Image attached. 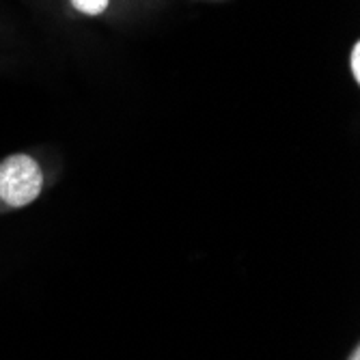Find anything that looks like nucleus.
<instances>
[{
  "label": "nucleus",
  "instance_id": "nucleus-1",
  "mask_svg": "<svg viewBox=\"0 0 360 360\" xmlns=\"http://www.w3.org/2000/svg\"><path fill=\"white\" fill-rule=\"evenodd\" d=\"M60 160L50 149H26L0 158V216L37 203L60 177Z\"/></svg>",
  "mask_w": 360,
  "mask_h": 360
},
{
  "label": "nucleus",
  "instance_id": "nucleus-2",
  "mask_svg": "<svg viewBox=\"0 0 360 360\" xmlns=\"http://www.w3.org/2000/svg\"><path fill=\"white\" fill-rule=\"evenodd\" d=\"M165 5L158 0H58V11L76 22L132 26Z\"/></svg>",
  "mask_w": 360,
  "mask_h": 360
},
{
  "label": "nucleus",
  "instance_id": "nucleus-3",
  "mask_svg": "<svg viewBox=\"0 0 360 360\" xmlns=\"http://www.w3.org/2000/svg\"><path fill=\"white\" fill-rule=\"evenodd\" d=\"M347 72L354 86L360 84V39H354L347 52Z\"/></svg>",
  "mask_w": 360,
  "mask_h": 360
},
{
  "label": "nucleus",
  "instance_id": "nucleus-4",
  "mask_svg": "<svg viewBox=\"0 0 360 360\" xmlns=\"http://www.w3.org/2000/svg\"><path fill=\"white\" fill-rule=\"evenodd\" d=\"M15 39V28L13 24L0 13V46H9Z\"/></svg>",
  "mask_w": 360,
  "mask_h": 360
},
{
  "label": "nucleus",
  "instance_id": "nucleus-5",
  "mask_svg": "<svg viewBox=\"0 0 360 360\" xmlns=\"http://www.w3.org/2000/svg\"><path fill=\"white\" fill-rule=\"evenodd\" d=\"M13 63H15V56H11V54H5L3 50H0V72L9 70Z\"/></svg>",
  "mask_w": 360,
  "mask_h": 360
},
{
  "label": "nucleus",
  "instance_id": "nucleus-6",
  "mask_svg": "<svg viewBox=\"0 0 360 360\" xmlns=\"http://www.w3.org/2000/svg\"><path fill=\"white\" fill-rule=\"evenodd\" d=\"M37 7H41V9H48V11H52V9H58V0H32Z\"/></svg>",
  "mask_w": 360,
  "mask_h": 360
},
{
  "label": "nucleus",
  "instance_id": "nucleus-7",
  "mask_svg": "<svg viewBox=\"0 0 360 360\" xmlns=\"http://www.w3.org/2000/svg\"><path fill=\"white\" fill-rule=\"evenodd\" d=\"M347 360H360V345H358V343H356V345L352 347V352H349Z\"/></svg>",
  "mask_w": 360,
  "mask_h": 360
},
{
  "label": "nucleus",
  "instance_id": "nucleus-8",
  "mask_svg": "<svg viewBox=\"0 0 360 360\" xmlns=\"http://www.w3.org/2000/svg\"><path fill=\"white\" fill-rule=\"evenodd\" d=\"M194 3H212V5H218V3H229V0H194Z\"/></svg>",
  "mask_w": 360,
  "mask_h": 360
},
{
  "label": "nucleus",
  "instance_id": "nucleus-9",
  "mask_svg": "<svg viewBox=\"0 0 360 360\" xmlns=\"http://www.w3.org/2000/svg\"><path fill=\"white\" fill-rule=\"evenodd\" d=\"M158 3H160V5H167V0H158Z\"/></svg>",
  "mask_w": 360,
  "mask_h": 360
}]
</instances>
